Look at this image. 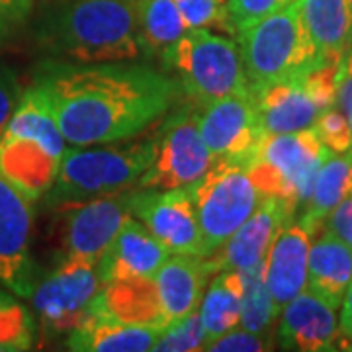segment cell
<instances>
[{
  "label": "cell",
  "mask_w": 352,
  "mask_h": 352,
  "mask_svg": "<svg viewBox=\"0 0 352 352\" xmlns=\"http://www.w3.org/2000/svg\"><path fill=\"white\" fill-rule=\"evenodd\" d=\"M102 286L96 263L65 256L63 263L34 288L30 300L41 327L55 335H65L82 321Z\"/></svg>",
  "instance_id": "cell-9"
},
{
  "label": "cell",
  "mask_w": 352,
  "mask_h": 352,
  "mask_svg": "<svg viewBox=\"0 0 352 352\" xmlns=\"http://www.w3.org/2000/svg\"><path fill=\"white\" fill-rule=\"evenodd\" d=\"M335 311L333 305L305 288L282 307L276 344L284 351L300 352L349 351Z\"/></svg>",
  "instance_id": "cell-15"
},
{
  "label": "cell",
  "mask_w": 352,
  "mask_h": 352,
  "mask_svg": "<svg viewBox=\"0 0 352 352\" xmlns=\"http://www.w3.org/2000/svg\"><path fill=\"white\" fill-rule=\"evenodd\" d=\"M349 196H352L351 157L349 153L327 151L302 217L317 229H325V219L331 210Z\"/></svg>",
  "instance_id": "cell-27"
},
{
  "label": "cell",
  "mask_w": 352,
  "mask_h": 352,
  "mask_svg": "<svg viewBox=\"0 0 352 352\" xmlns=\"http://www.w3.org/2000/svg\"><path fill=\"white\" fill-rule=\"evenodd\" d=\"M4 135L34 139L57 159H61L67 151V141L59 129L50 96L39 82L22 90Z\"/></svg>",
  "instance_id": "cell-25"
},
{
  "label": "cell",
  "mask_w": 352,
  "mask_h": 352,
  "mask_svg": "<svg viewBox=\"0 0 352 352\" xmlns=\"http://www.w3.org/2000/svg\"><path fill=\"white\" fill-rule=\"evenodd\" d=\"M168 256L170 251L155 239L139 219L129 215L96 268L102 284H110L153 276Z\"/></svg>",
  "instance_id": "cell-17"
},
{
  "label": "cell",
  "mask_w": 352,
  "mask_h": 352,
  "mask_svg": "<svg viewBox=\"0 0 352 352\" xmlns=\"http://www.w3.org/2000/svg\"><path fill=\"white\" fill-rule=\"evenodd\" d=\"M294 212L296 210L288 201L266 196L251 217L237 227V231L217 251L201 258L206 270L217 274L221 270H243L263 263L278 231L294 219Z\"/></svg>",
  "instance_id": "cell-14"
},
{
  "label": "cell",
  "mask_w": 352,
  "mask_h": 352,
  "mask_svg": "<svg viewBox=\"0 0 352 352\" xmlns=\"http://www.w3.org/2000/svg\"><path fill=\"white\" fill-rule=\"evenodd\" d=\"M325 229L352 249V196L344 198L325 219Z\"/></svg>",
  "instance_id": "cell-39"
},
{
  "label": "cell",
  "mask_w": 352,
  "mask_h": 352,
  "mask_svg": "<svg viewBox=\"0 0 352 352\" xmlns=\"http://www.w3.org/2000/svg\"><path fill=\"white\" fill-rule=\"evenodd\" d=\"M32 6L34 0H0V41L24 24Z\"/></svg>",
  "instance_id": "cell-37"
},
{
  "label": "cell",
  "mask_w": 352,
  "mask_h": 352,
  "mask_svg": "<svg viewBox=\"0 0 352 352\" xmlns=\"http://www.w3.org/2000/svg\"><path fill=\"white\" fill-rule=\"evenodd\" d=\"M340 305H342V311H340V331L344 333L349 344H352V280Z\"/></svg>",
  "instance_id": "cell-40"
},
{
  "label": "cell",
  "mask_w": 352,
  "mask_h": 352,
  "mask_svg": "<svg viewBox=\"0 0 352 352\" xmlns=\"http://www.w3.org/2000/svg\"><path fill=\"white\" fill-rule=\"evenodd\" d=\"M321 231L303 217L288 221L278 231L264 256V280L274 302L284 307L307 288L309 249L315 235Z\"/></svg>",
  "instance_id": "cell-16"
},
{
  "label": "cell",
  "mask_w": 352,
  "mask_h": 352,
  "mask_svg": "<svg viewBox=\"0 0 352 352\" xmlns=\"http://www.w3.org/2000/svg\"><path fill=\"white\" fill-rule=\"evenodd\" d=\"M335 106L346 116L352 127V50L340 59L337 76V98Z\"/></svg>",
  "instance_id": "cell-38"
},
{
  "label": "cell",
  "mask_w": 352,
  "mask_h": 352,
  "mask_svg": "<svg viewBox=\"0 0 352 352\" xmlns=\"http://www.w3.org/2000/svg\"><path fill=\"white\" fill-rule=\"evenodd\" d=\"M65 212V256L96 263L131 215V192L108 194L61 208Z\"/></svg>",
  "instance_id": "cell-13"
},
{
  "label": "cell",
  "mask_w": 352,
  "mask_h": 352,
  "mask_svg": "<svg viewBox=\"0 0 352 352\" xmlns=\"http://www.w3.org/2000/svg\"><path fill=\"white\" fill-rule=\"evenodd\" d=\"M352 280V249L323 229L309 249L307 289L335 309L340 307Z\"/></svg>",
  "instance_id": "cell-23"
},
{
  "label": "cell",
  "mask_w": 352,
  "mask_h": 352,
  "mask_svg": "<svg viewBox=\"0 0 352 352\" xmlns=\"http://www.w3.org/2000/svg\"><path fill=\"white\" fill-rule=\"evenodd\" d=\"M153 351L157 352H186L206 351V337L201 327L200 311H192L186 317L178 319L164 327L155 342Z\"/></svg>",
  "instance_id": "cell-32"
},
{
  "label": "cell",
  "mask_w": 352,
  "mask_h": 352,
  "mask_svg": "<svg viewBox=\"0 0 352 352\" xmlns=\"http://www.w3.org/2000/svg\"><path fill=\"white\" fill-rule=\"evenodd\" d=\"M135 8L139 36L147 55L163 57L188 32L175 0H138Z\"/></svg>",
  "instance_id": "cell-28"
},
{
  "label": "cell",
  "mask_w": 352,
  "mask_h": 352,
  "mask_svg": "<svg viewBox=\"0 0 352 352\" xmlns=\"http://www.w3.org/2000/svg\"><path fill=\"white\" fill-rule=\"evenodd\" d=\"M302 22L325 63L352 50V0H298Z\"/></svg>",
  "instance_id": "cell-22"
},
{
  "label": "cell",
  "mask_w": 352,
  "mask_h": 352,
  "mask_svg": "<svg viewBox=\"0 0 352 352\" xmlns=\"http://www.w3.org/2000/svg\"><path fill=\"white\" fill-rule=\"evenodd\" d=\"M327 151L314 127L292 133H266L247 166L263 196H276L298 210L309 200Z\"/></svg>",
  "instance_id": "cell-7"
},
{
  "label": "cell",
  "mask_w": 352,
  "mask_h": 352,
  "mask_svg": "<svg viewBox=\"0 0 352 352\" xmlns=\"http://www.w3.org/2000/svg\"><path fill=\"white\" fill-rule=\"evenodd\" d=\"M198 129L214 159L249 161L266 138L254 92H243L200 106Z\"/></svg>",
  "instance_id": "cell-10"
},
{
  "label": "cell",
  "mask_w": 352,
  "mask_h": 352,
  "mask_svg": "<svg viewBox=\"0 0 352 352\" xmlns=\"http://www.w3.org/2000/svg\"><path fill=\"white\" fill-rule=\"evenodd\" d=\"M129 2H133V4H135V2H138V0H129Z\"/></svg>",
  "instance_id": "cell-42"
},
{
  "label": "cell",
  "mask_w": 352,
  "mask_h": 352,
  "mask_svg": "<svg viewBox=\"0 0 352 352\" xmlns=\"http://www.w3.org/2000/svg\"><path fill=\"white\" fill-rule=\"evenodd\" d=\"M67 145L90 147L139 138L173 108L178 80L145 65L47 63L38 76Z\"/></svg>",
  "instance_id": "cell-1"
},
{
  "label": "cell",
  "mask_w": 352,
  "mask_h": 352,
  "mask_svg": "<svg viewBox=\"0 0 352 352\" xmlns=\"http://www.w3.org/2000/svg\"><path fill=\"white\" fill-rule=\"evenodd\" d=\"M190 192L200 226L201 258L217 251L266 198L252 182L247 161L229 159H215Z\"/></svg>",
  "instance_id": "cell-6"
},
{
  "label": "cell",
  "mask_w": 352,
  "mask_h": 352,
  "mask_svg": "<svg viewBox=\"0 0 352 352\" xmlns=\"http://www.w3.org/2000/svg\"><path fill=\"white\" fill-rule=\"evenodd\" d=\"M188 30H212L235 36L227 0H175Z\"/></svg>",
  "instance_id": "cell-31"
},
{
  "label": "cell",
  "mask_w": 352,
  "mask_h": 352,
  "mask_svg": "<svg viewBox=\"0 0 352 352\" xmlns=\"http://www.w3.org/2000/svg\"><path fill=\"white\" fill-rule=\"evenodd\" d=\"M157 151V135L118 141L90 149L73 147L61 157L45 201L53 208L127 192L139 184Z\"/></svg>",
  "instance_id": "cell-3"
},
{
  "label": "cell",
  "mask_w": 352,
  "mask_h": 352,
  "mask_svg": "<svg viewBox=\"0 0 352 352\" xmlns=\"http://www.w3.org/2000/svg\"><path fill=\"white\" fill-rule=\"evenodd\" d=\"M32 200L0 176V284L18 298L34 294Z\"/></svg>",
  "instance_id": "cell-12"
},
{
  "label": "cell",
  "mask_w": 352,
  "mask_h": 352,
  "mask_svg": "<svg viewBox=\"0 0 352 352\" xmlns=\"http://www.w3.org/2000/svg\"><path fill=\"white\" fill-rule=\"evenodd\" d=\"M39 41L71 63L135 61L145 53L129 0H67L45 20Z\"/></svg>",
  "instance_id": "cell-2"
},
{
  "label": "cell",
  "mask_w": 352,
  "mask_h": 352,
  "mask_svg": "<svg viewBox=\"0 0 352 352\" xmlns=\"http://www.w3.org/2000/svg\"><path fill=\"white\" fill-rule=\"evenodd\" d=\"M131 215L170 254H204L200 226L190 188L131 192Z\"/></svg>",
  "instance_id": "cell-11"
},
{
  "label": "cell",
  "mask_w": 352,
  "mask_h": 352,
  "mask_svg": "<svg viewBox=\"0 0 352 352\" xmlns=\"http://www.w3.org/2000/svg\"><path fill=\"white\" fill-rule=\"evenodd\" d=\"M59 163L61 159L34 139L4 135L0 141V176L28 200L36 201L50 192Z\"/></svg>",
  "instance_id": "cell-19"
},
{
  "label": "cell",
  "mask_w": 352,
  "mask_h": 352,
  "mask_svg": "<svg viewBox=\"0 0 352 352\" xmlns=\"http://www.w3.org/2000/svg\"><path fill=\"white\" fill-rule=\"evenodd\" d=\"M22 96V87L10 67L0 65V141L4 138L10 118Z\"/></svg>",
  "instance_id": "cell-36"
},
{
  "label": "cell",
  "mask_w": 352,
  "mask_h": 352,
  "mask_svg": "<svg viewBox=\"0 0 352 352\" xmlns=\"http://www.w3.org/2000/svg\"><path fill=\"white\" fill-rule=\"evenodd\" d=\"M237 39L251 88L294 80L325 63L303 25L298 0L245 28Z\"/></svg>",
  "instance_id": "cell-4"
},
{
  "label": "cell",
  "mask_w": 352,
  "mask_h": 352,
  "mask_svg": "<svg viewBox=\"0 0 352 352\" xmlns=\"http://www.w3.org/2000/svg\"><path fill=\"white\" fill-rule=\"evenodd\" d=\"M153 278L159 289L164 323L168 327L200 307L201 289L210 272L201 263V256L170 254Z\"/></svg>",
  "instance_id": "cell-21"
},
{
  "label": "cell",
  "mask_w": 352,
  "mask_h": 352,
  "mask_svg": "<svg viewBox=\"0 0 352 352\" xmlns=\"http://www.w3.org/2000/svg\"><path fill=\"white\" fill-rule=\"evenodd\" d=\"M16 298L0 288V352L30 351L34 344L36 321Z\"/></svg>",
  "instance_id": "cell-30"
},
{
  "label": "cell",
  "mask_w": 352,
  "mask_h": 352,
  "mask_svg": "<svg viewBox=\"0 0 352 352\" xmlns=\"http://www.w3.org/2000/svg\"><path fill=\"white\" fill-rule=\"evenodd\" d=\"M243 280L239 270H221L214 278L198 307L206 337V349L214 340L241 325Z\"/></svg>",
  "instance_id": "cell-26"
},
{
  "label": "cell",
  "mask_w": 352,
  "mask_h": 352,
  "mask_svg": "<svg viewBox=\"0 0 352 352\" xmlns=\"http://www.w3.org/2000/svg\"><path fill=\"white\" fill-rule=\"evenodd\" d=\"M349 157H351V163H352V147H351V151H349Z\"/></svg>",
  "instance_id": "cell-41"
},
{
  "label": "cell",
  "mask_w": 352,
  "mask_h": 352,
  "mask_svg": "<svg viewBox=\"0 0 352 352\" xmlns=\"http://www.w3.org/2000/svg\"><path fill=\"white\" fill-rule=\"evenodd\" d=\"M161 61L196 106L251 90L239 43L212 30H188Z\"/></svg>",
  "instance_id": "cell-5"
},
{
  "label": "cell",
  "mask_w": 352,
  "mask_h": 352,
  "mask_svg": "<svg viewBox=\"0 0 352 352\" xmlns=\"http://www.w3.org/2000/svg\"><path fill=\"white\" fill-rule=\"evenodd\" d=\"M227 2H229L231 20L235 25V36H237L245 28H249L254 22L263 20L264 16L276 12L296 0H227Z\"/></svg>",
  "instance_id": "cell-35"
},
{
  "label": "cell",
  "mask_w": 352,
  "mask_h": 352,
  "mask_svg": "<svg viewBox=\"0 0 352 352\" xmlns=\"http://www.w3.org/2000/svg\"><path fill=\"white\" fill-rule=\"evenodd\" d=\"M161 331L120 321L92 303L82 321L69 333L67 346L76 352H145L153 351Z\"/></svg>",
  "instance_id": "cell-18"
},
{
  "label": "cell",
  "mask_w": 352,
  "mask_h": 352,
  "mask_svg": "<svg viewBox=\"0 0 352 352\" xmlns=\"http://www.w3.org/2000/svg\"><path fill=\"white\" fill-rule=\"evenodd\" d=\"M196 104L178 108L164 120L157 135V151L139 178L141 190H176L194 186L215 163L198 129Z\"/></svg>",
  "instance_id": "cell-8"
},
{
  "label": "cell",
  "mask_w": 352,
  "mask_h": 352,
  "mask_svg": "<svg viewBox=\"0 0 352 352\" xmlns=\"http://www.w3.org/2000/svg\"><path fill=\"white\" fill-rule=\"evenodd\" d=\"M266 133H292L315 126L323 112L302 76L263 88H251Z\"/></svg>",
  "instance_id": "cell-20"
},
{
  "label": "cell",
  "mask_w": 352,
  "mask_h": 352,
  "mask_svg": "<svg viewBox=\"0 0 352 352\" xmlns=\"http://www.w3.org/2000/svg\"><path fill=\"white\" fill-rule=\"evenodd\" d=\"M276 335H264V333H252L247 329L237 327L233 331L226 333L223 337L214 340L212 344H208L206 351L214 352H252V351H270L274 349Z\"/></svg>",
  "instance_id": "cell-34"
},
{
  "label": "cell",
  "mask_w": 352,
  "mask_h": 352,
  "mask_svg": "<svg viewBox=\"0 0 352 352\" xmlns=\"http://www.w3.org/2000/svg\"><path fill=\"white\" fill-rule=\"evenodd\" d=\"M94 305L104 314L126 323L157 329L166 327L159 289L153 276L104 284Z\"/></svg>",
  "instance_id": "cell-24"
},
{
  "label": "cell",
  "mask_w": 352,
  "mask_h": 352,
  "mask_svg": "<svg viewBox=\"0 0 352 352\" xmlns=\"http://www.w3.org/2000/svg\"><path fill=\"white\" fill-rule=\"evenodd\" d=\"M315 133L321 143L333 153H349L352 147V127L346 116L337 106H331L319 113L315 122Z\"/></svg>",
  "instance_id": "cell-33"
},
{
  "label": "cell",
  "mask_w": 352,
  "mask_h": 352,
  "mask_svg": "<svg viewBox=\"0 0 352 352\" xmlns=\"http://www.w3.org/2000/svg\"><path fill=\"white\" fill-rule=\"evenodd\" d=\"M243 302H241V325L239 327L272 335V327L276 325L278 317L282 314V307L274 302L270 289L264 280V261L252 264L249 268H243Z\"/></svg>",
  "instance_id": "cell-29"
}]
</instances>
